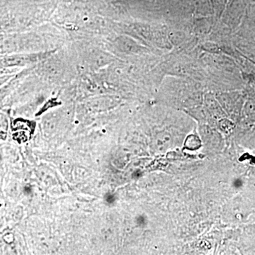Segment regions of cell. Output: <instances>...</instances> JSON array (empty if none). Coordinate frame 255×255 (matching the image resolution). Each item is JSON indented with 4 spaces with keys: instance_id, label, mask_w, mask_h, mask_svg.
Masks as SVG:
<instances>
[{
    "instance_id": "6da1fadb",
    "label": "cell",
    "mask_w": 255,
    "mask_h": 255,
    "mask_svg": "<svg viewBox=\"0 0 255 255\" xmlns=\"http://www.w3.org/2000/svg\"><path fill=\"white\" fill-rule=\"evenodd\" d=\"M24 191L28 194V193L31 192V188L28 187V186H26V187L24 188Z\"/></svg>"
}]
</instances>
